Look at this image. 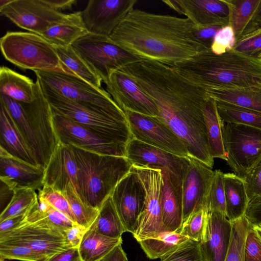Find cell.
<instances>
[{
  "label": "cell",
  "mask_w": 261,
  "mask_h": 261,
  "mask_svg": "<svg viewBox=\"0 0 261 261\" xmlns=\"http://www.w3.org/2000/svg\"><path fill=\"white\" fill-rule=\"evenodd\" d=\"M87 229L75 224L65 231L66 240L71 248H79Z\"/></svg>",
  "instance_id": "obj_53"
},
{
  "label": "cell",
  "mask_w": 261,
  "mask_h": 261,
  "mask_svg": "<svg viewBox=\"0 0 261 261\" xmlns=\"http://www.w3.org/2000/svg\"><path fill=\"white\" fill-rule=\"evenodd\" d=\"M66 197L76 224L88 229L96 219L99 210L85 204L71 184L63 192Z\"/></svg>",
  "instance_id": "obj_38"
},
{
  "label": "cell",
  "mask_w": 261,
  "mask_h": 261,
  "mask_svg": "<svg viewBox=\"0 0 261 261\" xmlns=\"http://www.w3.org/2000/svg\"><path fill=\"white\" fill-rule=\"evenodd\" d=\"M224 26L211 25L200 28H196L195 34L199 40L211 49L217 33Z\"/></svg>",
  "instance_id": "obj_51"
},
{
  "label": "cell",
  "mask_w": 261,
  "mask_h": 261,
  "mask_svg": "<svg viewBox=\"0 0 261 261\" xmlns=\"http://www.w3.org/2000/svg\"><path fill=\"white\" fill-rule=\"evenodd\" d=\"M96 232L113 238H120L126 230L118 215L111 197L103 203L90 226Z\"/></svg>",
  "instance_id": "obj_34"
},
{
  "label": "cell",
  "mask_w": 261,
  "mask_h": 261,
  "mask_svg": "<svg viewBox=\"0 0 261 261\" xmlns=\"http://www.w3.org/2000/svg\"><path fill=\"white\" fill-rule=\"evenodd\" d=\"M34 72L42 85L65 98L89 103L113 114H124L102 88H96L80 77L63 71Z\"/></svg>",
  "instance_id": "obj_9"
},
{
  "label": "cell",
  "mask_w": 261,
  "mask_h": 261,
  "mask_svg": "<svg viewBox=\"0 0 261 261\" xmlns=\"http://www.w3.org/2000/svg\"><path fill=\"white\" fill-rule=\"evenodd\" d=\"M159 261H204L200 242L189 239Z\"/></svg>",
  "instance_id": "obj_42"
},
{
  "label": "cell",
  "mask_w": 261,
  "mask_h": 261,
  "mask_svg": "<svg viewBox=\"0 0 261 261\" xmlns=\"http://www.w3.org/2000/svg\"><path fill=\"white\" fill-rule=\"evenodd\" d=\"M256 21L259 28H261V3L257 13Z\"/></svg>",
  "instance_id": "obj_58"
},
{
  "label": "cell",
  "mask_w": 261,
  "mask_h": 261,
  "mask_svg": "<svg viewBox=\"0 0 261 261\" xmlns=\"http://www.w3.org/2000/svg\"><path fill=\"white\" fill-rule=\"evenodd\" d=\"M223 175L220 170L214 171L208 197V208L209 212H217L226 216Z\"/></svg>",
  "instance_id": "obj_41"
},
{
  "label": "cell",
  "mask_w": 261,
  "mask_h": 261,
  "mask_svg": "<svg viewBox=\"0 0 261 261\" xmlns=\"http://www.w3.org/2000/svg\"><path fill=\"white\" fill-rule=\"evenodd\" d=\"M137 0H90L81 11L89 33L109 37L134 9Z\"/></svg>",
  "instance_id": "obj_16"
},
{
  "label": "cell",
  "mask_w": 261,
  "mask_h": 261,
  "mask_svg": "<svg viewBox=\"0 0 261 261\" xmlns=\"http://www.w3.org/2000/svg\"><path fill=\"white\" fill-rule=\"evenodd\" d=\"M161 203L163 222L169 231L180 232L183 223L182 190L176 188L168 172L162 170Z\"/></svg>",
  "instance_id": "obj_25"
},
{
  "label": "cell",
  "mask_w": 261,
  "mask_h": 261,
  "mask_svg": "<svg viewBox=\"0 0 261 261\" xmlns=\"http://www.w3.org/2000/svg\"><path fill=\"white\" fill-rule=\"evenodd\" d=\"M38 208L55 227L65 232L76 224L62 212L52 207L44 199L38 196Z\"/></svg>",
  "instance_id": "obj_46"
},
{
  "label": "cell",
  "mask_w": 261,
  "mask_h": 261,
  "mask_svg": "<svg viewBox=\"0 0 261 261\" xmlns=\"http://www.w3.org/2000/svg\"><path fill=\"white\" fill-rule=\"evenodd\" d=\"M236 43L234 32L228 25L223 27L215 36L211 50L217 55H221L232 49Z\"/></svg>",
  "instance_id": "obj_47"
},
{
  "label": "cell",
  "mask_w": 261,
  "mask_h": 261,
  "mask_svg": "<svg viewBox=\"0 0 261 261\" xmlns=\"http://www.w3.org/2000/svg\"><path fill=\"white\" fill-rule=\"evenodd\" d=\"M219 115L224 123L242 124L261 130V112L216 101Z\"/></svg>",
  "instance_id": "obj_36"
},
{
  "label": "cell",
  "mask_w": 261,
  "mask_h": 261,
  "mask_svg": "<svg viewBox=\"0 0 261 261\" xmlns=\"http://www.w3.org/2000/svg\"><path fill=\"white\" fill-rule=\"evenodd\" d=\"M245 261H261V239L253 226L246 237Z\"/></svg>",
  "instance_id": "obj_49"
},
{
  "label": "cell",
  "mask_w": 261,
  "mask_h": 261,
  "mask_svg": "<svg viewBox=\"0 0 261 261\" xmlns=\"http://www.w3.org/2000/svg\"><path fill=\"white\" fill-rule=\"evenodd\" d=\"M226 216L232 222L245 216L249 199L244 180L234 173H224Z\"/></svg>",
  "instance_id": "obj_29"
},
{
  "label": "cell",
  "mask_w": 261,
  "mask_h": 261,
  "mask_svg": "<svg viewBox=\"0 0 261 261\" xmlns=\"http://www.w3.org/2000/svg\"><path fill=\"white\" fill-rule=\"evenodd\" d=\"M205 90L207 95L216 101L261 112V87L210 88Z\"/></svg>",
  "instance_id": "obj_30"
},
{
  "label": "cell",
  "mask_w": 261,
  "mask_h": 261,
  "mask_svg": "<svg viewBox=\"0 0 261 261\" xmlns=\"http://www.w3.org/2000/svg\"><path fill=\"white\" fill-rule=\"evenodd\" d=\"M107 91L123 111L158 117L153 100L127 74L119 69L113 71L105 83Z\"/></svg>",
  "instance_id": "obj_18"
},
{
  "label": "cell",
  "mask_w": 261,
  "mask_h": 261,
  "mask_svg": "<svg viewBox=\"0 0 261 261\" xmlns=\"http://www.w3.org/2000/svg\"><path fill=\"white\" fill-rule=\"evenodd\" d=\"M26 214L8 218L0 222V234L14 229L18 227L25 217Z\"/></svg>",
  "instance_id": "obj_55"
},
{
  "label": "cell",
  "mask_w": 261,
  "mask_h": 261,
  "mask_svg": "<svg viewBox=\"0 0 261 261\" xmlns=\"http://www.w3.org/2000/svg\"><path fill=\"white\" fill-rule=\"evenodd\" d=\"M145 190L133 167L117 184L111 197L126 230L134 235L145 200Z\"/></svg>",
  "instance_id": "obj_17"
},
{
  "label": "cell",
  "mask_w": 261,
  "mask_h": 261,
  "mask_svg": "<svg viewBox=\"0 0 261 261\" xmlns=\"http://www.w3.org/2000/svg\"><path fill=\"white\" fill-rule=\"evenodd\" d=\"M253 227L256 231L258 236L259 237L260 239H261V228H260L257 226H253Z\"/></svg>",
  "instance_id": "obj_60"
},
{
  "label": "cell",
  "mask_w": 261,
  "mask_h": 261,
  "mask_svg": "<svg viewBox=\"0 0 261 261\" xmlns=\"http://www.w3.org/2000/svg\"><path fill=\"white\" fill-rule=\"evenodd\" d=\"M0 13L18 27L41 35L47 29L69 19L66 14L48 6L44 0H13Z\"/></svg>",
  "instance_id": "obj_13"
},
{
  "label": "cell",
  "mask_w": 261,
  "mask_h": 261,
  "mask_svg": "<svg viewBox=\"0 0 261 261\" xmlns=\"http://www.w3.org/2000/svg\"><path fill=\"white\" fill-rule=\"evenodd\" d=\"M169 8L190 19L197 28L228 25L229 9L224 0H164Z\"/></svg>",
  "instance_id": "obj_20"
},
{
  "label": "cell",
  "mask_w": 261,
  "mask_h": 261,
  "mask_svg": "<svg viewBox=\"0 0 261 261\" xmlns=\"http://www.w3.org/2000/svg\"><path fill=\"white\" fill-rule=\"evenodd\" d=\"M0 94L21 102L30 103L35 98V82L2 66L0 68Z\"/></svg>",
  "instance_id": "obj_27"
},
{
  "label": "cell",
  "mask_w": 261,
  "mask_h": 261,
  "mask_svg": "<svg viewBox=\"0 0 261 261\" xmlns=\"http://www.w3.org/2000/svg\"><path fill=\"white\" fill-rule=\"evenodd\" d=\"M0 148L11 155L34 165V155L6 107L1 103Z\"/></svg>",
  "instance_id": "obj_24"
},
{
  "label": "cell",
  "mask_w": 261,
  "mask_h": 261,
  "mask_svg": "<svg viewBox=\"0 0 261 261\" xmlns=\"http://www.w3.org/2000/svg\"><path fill=\"white\" fill-rule=\"evenodd\" d=\"M189 240L180 232L166 231L153 238L138 242L147 257L151 259L162 258L182 243Z\"/></svg>",
  "instance_id": "obj_35"
},
{
  "label": "cell",
  "mask_w": 261,
  "mask_h": 261,
  "mask_svg": "<svg viewBox=\"0 0 261 261\" xmlns=\"http://www.w3.org/2000/svg\"><path fill=\"white\" fill-rule=\"evenodd\" d=\"M203 116L211 156L226 161L222 132V121L217 110L216 100L208 96L203 107Z\"/></svg>",
  "instance_id": "obj_32"
},
{
  "label": "cell",
  "mask_w": 261,
  "mask_h": 261,
  "mask_svg": "<svg viewBox=\"0 0 261 261\" xmlns=\"http://www.w3.org/2000/svg\"><path fill=\"white\" fill-rule=\"evenodd\" d=\"M255 226H257V227H259V228H261V223H260V224H259L258 225Z\"/></svg>",
  "instance_id": "obj_61"
},
{
  "label": "cell",
  "mask_w": 261,
  "mask_h": 261,
  "mask_svg": "<svg viewBox=\"0 0 261 261\" xmlns=\"http://www.w3.org/2000/svg\"><path fill=\"white\" fill-rule=\"evenodd\" d=\"M232 224L226 216L208 213L203 240L200 242L204 261H224L230 243Z\"/></svg>",
  "instance_id": "obj_22"
},
{
  "label": "cell",
  "mask_w": 261,
  "mask_h": 261,
  "mask_svg": "<svg viewBox=\"0 0 261 261\" xmlns=\"http://www.w3.org/2000/svg\"><path fill=\"white\" fill-rule=\"evenodd\" d=\"M126 158L134 167L165 170L182 183L190 158L180 156L132 138L126 147Z\"/></svg>",
  "instance_id": "obj_15"
},
{
  "label": "cell",
  "mask_w": 261,
  "mask_h": 261,
  "mask_svg": "<svg viewBox=\"0 0 261 261\" xmlns=\"http://www.w3.org/2000/svg\"><path fill=\"white\" fill-rule=\"evenodd\" d=\"M208 213L207 208L193 213L183 222L180 234L193 241L201 242L204 238Z\"/></svg>",
  "instance_id": "obj_40"
},
{
  "label": "cell",
  "mask_w": 261,
  "mask_h": 261,
  "mask_svg": "<svg viewBox=\"0 0 261 261\" xmlns=\"http://www.w3.org/2000/svg\"><path fill=\"white\" fill-rule=\"evenodd\" d=\"M81 11L72 13L68 20L47 29L41 36L55 46L66 47L88 34Z\"/></svg>",
  "instance_id": "obj_28"
},
{
  "label": "cell",
  "mask_w": 261,
  "mask_h": 261,
  "mask_svg": "<svg viewBox=\"0 0 261 261\" xmlns=\"http://www.w3.org/2000/svg\"><path fill=\"white\" fill-rule=\"evenodd\" d=\"M54 46L65 72L80 77L96 88H101L102 79L71 45Z\"/></svg>",
  "instance_id": "obj_31"
},
{
  "label": "cell",
  "mask_w": 261,
  "mask_h": 261,
  "mask_svg": "<svg viewBox=\"0 0 261 261\" xmlns=\"http://www.w3.org/2000/svg\"><path fill=\"white\" fill-rule=\"evenodd\" d=\"M245 216L253 226L261 223V196L249 199Z\"/></svg>",
  "instance_id": "obj_50"
},
{
  "label": "cell",
  "mask_w": 261,
  "mask_h": 261,
  "mask_svg": "<svg viewBox=\"0 0 261 261\" xmlns=\"http://www.w3.org/2000/svg\"><path fill=\"white\" fill-rule=\"evenodd\" d=\"M71 46L104 83L113 71L141 60L113 43L109 37L88 33Z\"/></svg>",
  "instance_id": "obj_10"
},
{
  "label": "cell",
  "mask_w": 261,
  "mask_h": 261,
  "mask_svg": "<svg viewBox=\"0 0 261 261\" xmlns=\"http://www.w3.org/2000/svg\"><path fill=\"white\" fill-rule=\"evenodd\" d=\"M38 202L26 214L18 227L0 234V244L27 246L46 259L71 247L65 232L47 220L38 209Z\"/></svg>",
  "instance_id": "obj_7"
},
{
  "label": "cell",
  "mask_w": 261,
  "mask_h": 261,
  "mask_svg": "<svg viewBox=\"0 0 261 261\" xmlns=\"http://www.w3.org/2000/svg\"><path fill=\"white\" fill-rule=\"evenodd\" d=\"M229 9V25L236 42L243 36L258 29L256 21L261 0H224Z\"/></svg>",
  "instance_id": "obj_26"
},
{
  "label": "cell",
  "mask_w": 261,
  "mask_h": 261,
  "mask_svg": "<svg viewBox=\"0 0 261 261\" xmlns=\"http://www.w3.org/2000/svg\"><path fill=\"white\" fill-rule=\"evenodd\" d=\"M13 0H0V9L7 6Z\"/></svg>",
  "instance_id": "obj_59"
},
{
  "label": "cell",
  "mask_w": 261,
  "mask_h": 261,
  "mask_svg": "<svg viewBox=\"0 0 261 261\" xmlns=\"http://www.w3.org/2000/svg\"><path fill=\"white\" fill-rule=\"evenodd\" d=\"M222 132L227 164L244 179L261 159V130L222 121Z\"/></svg>",
  "instance_id": "obj_8"
},
{
  "label": "cell",
  "mask_w": 261,
  "mask_h": 261,
  "mask_svg": "<svg viewBox=\"0 0 261 261\" xmlns=\"http://www.w3.org/2000/svg\"><path fill=\"white\" fill-rule=\"evenodd\" d=\"M0 257L22 261H43L46 258L30 247L0 244Z\"/></svg>",
  "instance_id": "obj_44"
},
{
  "label": "cell",
  "mask_w": 261,
  "mask_h": 261,
  "mask_svg": "<svg viewBox=\"0 0 261 261\" xmlns=\"http://www.w3.org/2000/svg\"><path fill=\"white\" fill-rule=\"evenodd\" d=\"M232 49L244 56L261 59V28L237 41Z\"/></svg>",
  "instance_id": "obj_43"
},
{
  "label": "cell",
  "mask_w": 261,
  "mask_h": 261,
  "mask_svg": "<svg viewBox=\"0 0 261 261\" xmlns=\"http://www.w3.org/2000/svg\"><path fill=\"white\" fill-rule=\"evenodd\" d=\"M188 18L134 9L109 36L111 41L141 60L172 66L211 49L198 39Z\"/></svg>",
  "instance_id": "obj_1"
},
{
  "label": "cell",
  "mask_w": 261,
  "mask_h": 261,
  "mask_svg": "<svg viewBox=\"0 0 261 261\" xmlns=\"http://www.w3.org/2000/svg\"><path fill=\"white\" fill-rule=\"evenodd\" d=\"M70 146L77 168L76 192L85 204L99 210L133 165L126 157L97 154Z\"/></svg>",
  "instance_id": "obj_4"
},
{
  "label": "cell",
  "mask_w": 261,
  "mask_h": 261,
  "mask_svg": "<svg viewBox=\"0 0 261 261\" xmlns=\"http://www.w3.org/2000/svg\"><path fill=\"white\" fill-rule=\"evenodd\" d=\"M43 261H82L79 248H71L58 252Z\"/></svg>",
  "instance_id": "obj_54"
},
{
  "label": "cell",
  "mask_w": 261,
  "mask_h": 261,
  "mask_svg": "<svg viewBox=\"0 0 261 261\" xmlns=\"http://www.w3.org/2000/svg\"><path fill=\"white\" fill-rule=\"evenodd\" d=\"M38 191L39 197L46 200L52 207L65 214L76 223L68 201L63 192L45 185Z\"/></svg>",
  "instance_id": "obj_45"
},
{
  "label": "cell",
  "mask_w": 261,
  "mask_h": 261,
  "mask_svg": "<svg viewBox=\"0 0 261 261\" xmlns=\"http://www.w3.org/2000/svg\"><path fill=\"white\" fill-rule=\"evenodd\" d=\"M17 186L0 178V206L1 213L6 208L13 197Z\"/></svg>",
  "instance_id": "obj_52"
},
{
  "label": "cell",
  "mask_w": 261,
  "mask_h": 261,
  "mask_svg": "<svg viewBox=\"0 0 261 261\" xmlns=\"http://www.w3.org/2000/svg\"><path fill=\"white\" fill-rule=\"evenodd\" d=\"M7 109L32 151L38 165L45 168L59 143L53 112L39 81L35 82V98L30 103L18 101L0 94Z\"/></svg>",
  "instance_id": "obj_3"
},
{
  "label": "cell",
  "mask_w": 261,
  "mask_h": 261,
  "mask_svg": "<svg viewBox=\"0 0 261 261\" xmlns=\"http://www.w3.org/2000/svg\"><path fill=\"white\" fill-rule=\"evenodd\" d=\"M189 158L190 163L182 182L183 222L194 212L208 208V197L214 173L201 162Z\"/></svg>",
  "instance_id": "obj_19"
},
{
  "label": "cell",
  "mask_w": 261,
  "mask_h": 261,
  "mask_svg": "<svg viewBox=\"0 0 261 261\" xmlns=\"http://www.w3.org/2000/svg\"><path fill=\"white\" fill-rule=\"evenodd\" d=\"M38 201L35 190L17 187L11 202L1 213L0 222L8 218L27 214Z\"/></svg>",
  "instance_id": "obj_39"
},
{
  "label": "cell",
  "mask_w": 261,
  "mask_h": 261,
  "mask_svg": "<svg viewBox=\"0 0 261 261\" xmlns=\"http://www.w3.org/2000/svg\"><path fill=\"white\" fill-rule=\"evenodd\" d=\"M45 168L14 157L0 148V178L17 187L40 190L44 186Z\"/></svg>",
  "instance_id": "obj_23"
},
{
  "label": "cell",
  "mask_w": 261,
  "mask_h": 261,
  "mask_svg": "<svg viewBox=\"0 0 261 261\" xmlns=\"http://www.w3.org/2000/svg\"><path fill=\"white\" fill-rule=\"evenodd\" d=\"M0 46L4 58L19 68L64 72L55 46L40 35L8 31L1 38Z\"/></svg>",
  "instance_id": "obj_6"
},
{
  "label": "cell",
  "mask_w": 261,
  "mask_h": 261,
  "mask_svg": "<svg viewBox=\"0 0 261 261\" xmlns=\"http://www.w3.org/2000/svg\"><path fill=\"white\" fill-rule=\"evenodd\" d=\"M122 243L117 245L100 261H127V257L122 247Z\"/></svg>",
  "instance_id": "obj_56"
},
{
  "label": "cell",
  "mask_w": 261,
  "mask_h": 261,
  "mask_svg": "<svg viewBox=\"0 0 261 261\" xmlns=\"http://www.w3.org/2000/svg\"><path fill=\"white\" fill-rule=\"evenodd\" d=\"M40 85L53 111L102 136L125 144H128L133 138L125 113L115 114L89 103L68 99Z\"/></svg>",
  "instance_id": "obj_5"
},
{
  "label": "cell",
  "mask_w": 261,
  "mask_h": 261,
  "mask_svg": "<svg viewBox=\"0 0 261 261\" xmlns=\"http://www.w3.org/2000/svg\"><path fill=\"white\" fill-rule=\"evenodd\" d=\"M229 245L224 261H245V244L248 232L252 226L245 216L231 222Z\"/></svg>",
  "instance_id": "obj_37"
},
{
  "label": "cell",
  "mask_w": 261,
  "mask_h": 261,
  "mask_svg": "<svg viewBox=\"0 0 261 261\" xmlns=\"http://www.w3.org/2000/svg\"><path fill=\"white\" fill-rule=\"evenodd\" d=\"M44 1L53 9L61 12L71 10L77 2L75 0H44Z\"/></svg>",
  "instance_id": "obj_57"
},
{
  "label": "cell",
  "mask_w": 261,
  "mask_h": 261,
  "mask_svg": "<svg viewBox=\"0 0 261 261\" xmlns=\"http://www.w3.org/2000/svg\"><path fill=\"white\" fill-rule=\"evenodd\" d=\"M52 112L59 142L97 154L126 157L127 144L102 136L53 110Z\"/></svg>",
  "instance_id": "obj_11"
},
{
  "label": "cell",
  "mask_w": 261,
  "mask_h": 261,
  "mask_svg": "<svg viewBox=\"0 0 261 261\" xmlns=\"http://www.w3.org/2000/svg\"><path fill=\"white\" fill-rule=\"evenodd\" d=\"M133 169L138 174L146 193L144 207L139 217L137 228L133 235L138 242L157 237L168 230L163 223L162 214V170L134 166Z\"/></svg>",
  "instance_id": "obj_12"
},
{
  "label": "cell",
  "mask_w": 261,
  "mask_h": 261,
  "mask_svg": "<svg viewBox=\"0 0 261 261\" xmlns=\"http://www.w3.org/2000/svg\"><path fill=\"white\" fill-rule=\"evenodd\" d=\"M43 184L62 192L71 184L76 191L77 168L70 145L58 144L45 168Z\"/></svg>",
  "instance_id": "obj_21"
},
{
  "label": "cell",
  "mask_w": 261,
  "mask_h": 261,
  "mask_svg": "<svg viewBox=\"0 0 261 261\" xmlns=\"http://www.w3.org/2000/svg\"><path fill=\"white\" fill-rule=\"evenodd\" d=\"M249 199L261 196V159L244 179Z\"/></svg>",
  "instance_id": "obj_48"
},
{
  "label": "cell",
  "mask_w": 261,
  "mask_h": 261,
  "mask_svg": "<svg viewBox=\"0 0 261 261\" xmlns=\"http://www.w3.org/2000/svg\"><path fill=\"white\" fill-rule=\"evenodd\" d=\"M121 243L122 238L108 237L89 228L83 236L79 250L82 261H100Z\"/></svg>",
  "instance_id": "obj_33"
},
{
  "label": "cell",
  "mask_w": 261,
  "mask_h": 261,
  "mask_svg": "<svg viewBox=\"0 0 261 261\" xmlns=\"http://www.w3.org/2000/svg\"><path fill=\"white\" fill-rule=\"evenodd\" d=\"M124 112L133 138L180 156H190L180 139L159 118Z\"/></svg>",
  "instance_id": "obj_14"
},
{
  "label": "cell",
  "mask_w": 261,
  "mask_h": 261,
  "mask_svg": "<svg viewBox=\"0 0 261 261\" xmlns=\"http://www.w3.org/2000/svg\"><path fill=\"white\" fill-rule=\"evenodd\" d=\"M172 67L186 80L204 90L261 87V59L233 49L221 55L210 49L175 63Z\"/></svg>",
  "instance_id": "obj_2"
}]
</instances>
